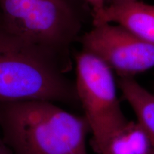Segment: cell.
I'll return each mask as SVG.
<instances>
[{
	"instance_id": "6da1fadb",
	"label": "cell",
	"mask_w": 154,
	"mask_h": 154,
	"mask_svg": "<svg viewBox=\"0 0 154 154\" xmlns=\"http://www.w3.org/2000/svg\"><path fill=\"white\" fill-rule=\"evenodd\" d=\"M3 139L13 154H88L84 116L49 101L0 103Z\"/></svg>"
},
{
	"instance_id": "7a4b0ae2",
	"label": "cell",
	"mask_w": 154,
	"mask_h": 154,
	"mask_svg": "<svg viewBox=\"0 0 154 154\" xmlns=\"http://www.w3.org/2000/svg\"><path fill=\"white\" fill-rule=\"evenodd\" d=\"M72 67L25 43L0 24V103L49 101L79 106Z\"/></svg>"
},
{
	"instance_id": "3957f363",
	"label": "cell",
	"mask_w": 154,
	"mask_h": 154,
	"mask_svg": "<svg viewBox=\"0 0 154 154\" xmlns=\"http://www.w3.org/2000/svg\"><path fill=\"white\" fill-rule=\"evenodd\" d=\"M0 24L25 43L72 67L82 21L67 0H0Z\"/></svg>"
},
{
	"instance_id": "277c9868",
	"label": "cell",
	"mask_w": 154,
	"mask_h": 154,
	"mask_svg": "<svg viewBox=\"0 0 154 154\" xmlns=\"http://www.w3.org/2000/svg\"><path fill=\"white\" fill-rule=\"evenodd\" d=\"M74 82L79 103L91 134L92 145L102 154L108 142L128 124L117 95L113 72L85 50L75 57Z\"/></svg>"
},
{
	"instance_id": "5b68a950",
	"label": "cell",
	"mask_w": 154,
	"mask_h": 154,
	"mask_svg": "<svg viewBox=\"0 0 154 154\" xmlns=\"http://www.w3.org/2000/svg\"><path fill=\"white\" fill-rule=\"evenodd\" d=\"M79 39L83 50L100 58L119 76L134 77L154 68V44L118 24H94Z\"/></svg>"
},
{
	"instance_id": "8992f818",
	"label": "cell",
	"mask_w": 154,
	"mask_h": 154,
	"mask_svg": "<svg viewBox=\"0 0 154 154\" xmlns=\"http://www.w3.org/2000/svg\"><path fill=\"white\" fill-rule=\"evenodd\" d=\"M111 23L154 44V5L136 0L106 5L93 15V24Z\"/></svg>"
},
{
	"instance_id": "52a82bcc",
	"label": "cell",
	"mask_w": 154,
	"mask_h": 154,
	"mask_svg": "<svg viewBox=\"0 0 154 154\" xmlns=\"http://www.w3.org/2000/svg\"><path fill=\"white\" fill-rule=\"evenodd\" d=\"M118 86L135 113L154 149V94L141 86L134 77L119 76Z\"/></svg>"
},
{
	"instance_id": "ba28073f",
	"label": "cell",
	"mask_w": 154,
	"mask_h": 154,
	"mask_svg": "<svg viewBox=\"0 0 154 154\" xmlns=\"http://www.w3.org/2000/svg\"><path fill=\"white\" fill-rule=\"evenodd\" d=\"M102 154H154V149L141 126L129 121L108 142Z\"/></svg>"
},
{
	"instance_id": "9c48e42d",
	"label": "cell",
	"mask_w": 154,
	"mask_h": 154,
	"mask_svg": "<svg viewBox=\"0 0 154 154\" xmlns=\"http://www.w3.org/2000/svg\"><path fill=\"white\" fill-rule=\"evenodd\" d=\"M91 7L93 15L97 14L105 7L106 0H85Z\"/></svg>"
},
{
	"instance_id": "30bf717a",
	"label": "cell",
	"mask_w": 154,
	"mask_h": 154,
	"mask_svg": "<svg viewBox=\"0 0 154 154\" xmlns=\"http://www.w3.org/2000/svg\"><path fill=\"white\" fill-rule=\"evenodd\" d=\"M0 154H13L10 148L7 145L3 138L0 137Z\"/></svg>"
},
{
	"instance_id": "8fae6325",
	"label": "cell",
	"mask_w": 154,
	"mask_h": 154,
	"mask_svg": "<svg viewBox=\"0 0 154 154\" xmlns=\"http://www.w3.org/2000/svg\"><path fill=\"white\" fill-rule=\"evenodd\" d=\"M153 94H154V93H153Z\"/></svg>"
}]
</instances>
